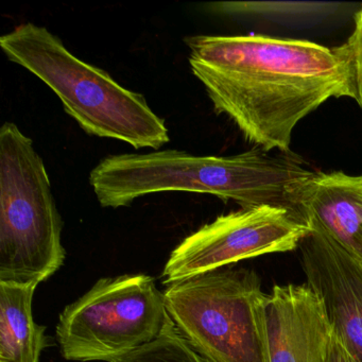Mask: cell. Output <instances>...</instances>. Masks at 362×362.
<instances>
[{
  "label": "cell",
  "instance_id": "4fadbf2b",
  "mask_svg": "<svg viewBox=\"0 0 362 362\" xmlns=\"http://www.w3.org/2000/svg\"><path fill=\"white\" fill-rule=\"evenodd\" d=\"M330 362H357L355 358L345 349V347L334 337L332 342V358Z\"/></svg>",
  "mask_w": 362,
  "mask_h": 362
},
{
  "label": "cell",
  "instance_id": "8992f818",
  "mask_svg": "<svg viewBox=\"0 0 362 362\" xmlns=\"http://www.w3.org/2000/svg\"><path fill=\"white\" fill-rule=\"evenodd\" d=\"M168 317L164 292L149 275L105 277L65 307L57 339L69 361L110 362L156 340Z\"/></svg>",
  "mask_w": 362,
  "mask_h": 362
},
{
  "label": "cell",
  "instance_id": "7a4b0ae2",
  "mask_svg": "<svg viewBox=\"0 0 362 362\" xmlns=\"http://www.w3.org/2000/svg\"><path fill=\"white\" fill-rule=\"evenodd\" d=\"M317 171L290 152L254 148L230 156H199L179 150L109 156L90 171L103 207L119 209L164 192L207 194L241 209L281 206L298 211L300 194Z\"/></svg>",
  "mask_w": 362,
  "mask_h": 362
},
{
  "label": "cell",
  "instance_id": "52a82bcc",
  "mask_svg": "<svg viewBox=\"0 0 362 362\" xmlns=\"http://www.w3.org/2000/svg\"><path fill=\"white\" fill-rule=\"evenodd\" d=\"M309 233L303 216L289 207L264 205L230 211L205 224L173 250L163 271L164 284L264 254L293 251Z\"/></svg>",
  "mask_w": 362,
  "mask_h": 362
},
{
  "label": "cell",
  "instance_id": "9c48e42d",
  "mask_svg": "<svg viewBox=\"0 0 362 362\" xmlns=\"http://www.w3.org/2000/svg\"><path fill=\"white\" fill-rule=\"evenodd\" d=\"M270 362H330L334 330L307 284L275 285L266 302Z\"/></svg>",
  "mask_w": 362,
  "mask_h": 362
},
{
  "label": "cell",
  "instance_id": "7c38bea8",
  "mask_svg": "<svg viewBox=\"0 0 362 362\" xmlns=\"http://www.w3.org/2000/svg\"><path fill=\"white\" fill-rule=\"evenodd\" d=\"M110 362H207L180 334L170 317L162 334L147 344Z\"/></svg>",
  "mask_w": 362,
  "mask_h": 362
},
{
  "label": "cell",
  "instance_id": "ba28073f",
  "mask_svg": "<svg viewBox=\"0 0 362 362\" xmlns=\"http://www.w3.org/2000/svg\"><path fill=\"white\" fill-rule=\"evenodd\" d=\"M298 247L306 284L321 300L334 337L362 362V262L313 232Z\"/></svg>",
  "mask_w": 362,
  "mask_h": 362
},
{
  "label": "cell",
  "instance_id": "8fae6325",
  "mask_svg": "<svg viewBox=\"0 0 362 362\" xmlns=\"http://www.w3.org/2000/svg\"><path fill=\"white\" fill-rule=\"evenodd\" d=\"M37 284L0 283V362H39L48 345L33 315Z\"/></svg>",
  "mask_w": 362,
  "mask_h": 362
},
{
  "label": "cell",
  "instance_id": "3957f363",
  "mask_svg": "<svg viewBox=\"0 0 362 362\" xmlns=\"http://www.w3.org/2000/svg\"><path fill=\"white\" fill-rule=\"evenodd\" d=\"M0 48L8 60L42 80L88 134L117 139L135 149L158 150L170 141L164 120L143 95L74 56L45 27L20 25L0 37Z\"/></svg>",
  "mask_w": 362,
  "mask_h": 362
},
{
  "label": "cell",
  "instance_id": "6da1fadb",
  "mask_svg": "<svg viewBox=\"0 0 362 362\" xmlns=\"http://www.w3.org/2000/svg\"><path fill=\"white\" fill-rule=\"evenodd\" d=\"M190 69L216 113L255 148L290 152L300 120L330 98L362 107V42L357 31L337 46L267 35H192Z\"/></svg>",
  "mask_w": 362,
  "mask_h": 362
},
{
  "label": "cell",
  "instance_id": "5b68a950",
  "mask_svg": "<svg viewBox=\"0 0 362 362\" xmlns=\"http://www.w3.org/2000/svg\"><path fill=\"white\" fill-rule=\"evenodd\" d=\"M167 313L207 362H270L262 281L250 269H219L167 286Z\"/></svg>",
  "mask_w": 362,
  "mask_h": 362
},
{
  "label": "cell",
  "instance_id": "30bf717a",
  "mask_svg": "<svg viewBox=\"0 0 362 362\" xmlns=\"http://www.w3.org/2000/svg\"><path fill=\"white\" fill-rule=\"evenodd\" d=\"M298 211L310 232L362 262V175L317 171L303 189Z\"/></svg>",
  "mask_w": 362,
  "mask_h": 362
},
{
  "label": "cell",
  "instance_id": "5bb4252c",
  "mask_svg": "<svg viewBox=\"0 0 362 362\" xmlns=\"http://www.w3.org/2000/svg\"><path fill=\"white\" fill-rule=\"evenodd\" d=\"M354 23H355L354 30L357 31L362 42V9L358 11L355 16H354Z\"/></svg>",
  "mask_w": 362,
  "mask_h": 362
},
{
  "label": "cell",
  "instance_id": "277c9868",
  "mask_svg": "<svg viewBox=\"0 0 362 362\" xmlns=\"http://www.w3.org/2000/svg\"><path fill=\"white\" fill-rule=\"evenodd\" d=\"M63 221L43 158L13 122L0 128V283L46 281L62 267Z\"/></svg>",
  "mask_w": 362,
  "mask_h": 362
}]
</instances>
